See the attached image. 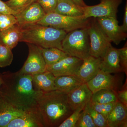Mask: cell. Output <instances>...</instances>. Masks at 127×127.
<instances>
[{
    "label": "cell",
    "mask_w": 127,
    "mask_h": 127,
    "mask_svg": "<svg viewBox=\"0 0 127 127\" xmlns=\"http://www.w3.org/2000/svg\"><path fill=\"white\" fill-rule=\"evenodd\" d=\"M2 75L0 91L2 96L23 110L36 106L39 92L34 89L31 75L7 71Z\"/></svg>",
    "instance_id": "6da1fadb"
},
{
    "label": "cell",
    "mask_w": 127,
    "mask_h": 127,
    "mask_svg": "<svg viewBox=\"0 0 127 127\" xmlns=\"http://www.w3.org/2000/svg\"><path fill=\"white\" fill-rule=\"evenodd\" d=\"M36 103L45 127H58L74 111L68 103L67 94L57 90L39 92Z\"/></svg>",
    "instance_id": "7a4b0ae2"
},
{
    "label": "cell",
    "mask_w": 127,
    "mask_h": 127,
    "mask_svg": "<svg viewBox=\"0 0 127 127\" xmlns=\"http://www.w3.org/2000/svg\"><path fill=\"white\" fill-rule=\"evenodd\" d=\"M67 34L63 30L35 24L21 28L19 42L32 43L43 48L55 47L63 50L62 42Z\"/></svg>",
    "instance_id": "3957f363"
},
{
    "label": "cell",
    "mask_w": 127,
    "mask_h": 127,
    "mask_svg": "<svg viewBox=\"0 0 127 127\" xmlns=\"http://www.w3.org/2000/svg\"><path fill=\"white\" fill-rule=\"evenodd\" d=\"M62 47L64 51L70 56L84 60L89 56L88 26L67 33L62 42Z\"/></svg>",
    "instance_id": "277c9868"
},
{
    "label": "cell",
    "mask_w": 127,
    "mask_h": 127,
    "mask_svg": "<svg viewBox=\"0 0 127 127\" xmlns=\"http://www.w3.org/2000/svg\"><path fill=\"white\" fill-rule=\"evenodd\" d=\"M84 16L71 17L55 12L46 14L37 24L62 30L67 33L73 30L87 27L90 20Z\"/></svg>",
    "instance_id": "5b68a950"
},
{
    "label": "cell",
    "mask_w": 127,
    "mask_h": 127,
    "mask_svg": "<svg viewBox=\"0 0 127 127\" xmlns=\"http://www.w3.org/2000/svg\"><path fill=\"white\" fill-rule=\"evenodd\" d=\"M88 32L90 41L89 55L96 58H102L111 45V42L96 18H94L90 21L88 25Z\"/></svg>",
    "instance_id": "8992f818"
},
{
    "label": "cell",
    "mask_w": 127,
    "mask_h": 127,
    "mask_svg": "<svg viewBox=\"0 0 127 127\" xmlns=\"http://www.w3.org/2000/svg\"><path fill=\"white\" fill-rule=\"evenodd\" d=\"M29 49L27 59L18 71L21 74L32 75L46 71L47 65L40 47L27 43Z\"/></svg>",
    "instance_id": "52a82bcc"
},
{
    "label": "cell",
    "mask_w": 127,
    "mask_h": 127,
    "mask_svg": "<svg viewBox=\"0 0 127 127\" xmlns=\"http://www.w3.org/2000/svg\"><path fill=\"white\" fill-rule=\"evenodd\" d=\"M122 78L118 75L101 70L93 78L87 83L93 94L103 89H111L117 91L122 86Z\"/></svg>",
    "instance_id": "ba28073f"
},
{
    "label": "cell",
    "mask_w": 127,
    "mask_h": 127,
    "mask_svg": "<svg viewBox=\"0 0 127 127\" xmlns=\"http://www.w3.org/2000/svg\"><path fill=\"white\" fill-rule=\"evenodd\" d=\"M98 4L83 7L85 18L112 17L117 18L118 6L123 0H100Z\"/></svg>",
    "instance_id": "9c48e42d"
},
{
    "label": "cell",
    "mask_w": 127,
    "mask_h": 127,
    "mask_svg": "<svg viewBox=\"0 0 127 127\" xmlns=\"http://www.w3.org/2000/svg\"><path fill=\"white\" fill-rule=\"evenodd\" d=\"M103 31L109 41L118 45L127 37V32L124 31L121 26L119 25L117 18L112 17L96 18Z\"/></svg>",
    "instance_id": "30bf717a"
},
{
    "label": "cell",
    "mask_w": 127,
    "mask_h": 127,
    "mask_svg": "<svg viewBox=\"0 0 127 127\" xmlns=\"http://www.w3.org/2000/svg\"><path fill=\"white\" fill-rule=\"evenodd\" d=\"M83 62L81 59L68 56L56 63L47 66L46 71L55 77L76 75Z\"/></svg>",
    "instance_id": "8fae6325"
},
{
    "label": "cell",
    "mask_w": 127,
    "mask_h": 127,
    "mask_svg": "<svg viewBox=\"0 0 127 127\" xmlns=\"http://www.w3.org/2000/svg\"><path fill=\"white\" fill-rule=\"evenodd\" d=\"M7 127H45L37 105L25 109L22 116L12 120Z\"/></svg>",
    "instance_id": "7c38bea8"
},
{
    "label": "cell",
    "mask_w": 127,
    "mask_h": 127,
    "mask_svg": "<svg viewBox=\"0 0 127 127\" xmlns=\"http://www.w3.org/2000/svg\"><path fill=\"white\" fill-rule=\"evenodd\" d=\"M46 14L39 3L35 1L15 16L17 25L21 28L37 24Z\"/></svg>",
    "instance_id": "4fadbf2b"
},
{
    "label": "cell",
    "mask_w": 127,
    "mask_h": 127,
    "mask_svg": "<svg viewBox=\"0 0 127 127\" xmlns=\"http://www.w3.org/2000/svg\"><path fill=\"white\" fill-rule=\"evenodd\" d=\"M92 95L87 83H83L67 94L68 103L73 111L78 107L84 108L91 101Z\"/></svg>",
    "instance_id": "5bb4252c"
},
{
    "label": "cell",
    "mask_w": 127,
    "mask_h": 127,
    "mask_svg": "<svg viewBox=\"0 0 127 127\" xmlns=\"http://www.w3.org/2000/svg\"><path fill=\"white\" fill-rule=\"evenodd\" d=\"M25 111L0 94V127H7L12 120L22 116Z\"/></svg>",
    "instance_id": "9a60e30c"
},
{
    "label": "cell",
    "mask_w": 127,
    "mask_h": 127,
    "mask_svg": "<svg viewBox=\"0 0 127 127\" xmlns=\"http://www.w3.org/2000/svg\"><path fill=\"white\" fill-rule=\"evenodd\" d=\"M101 58L94 57L89 55L83 60L76 75L85 83L93 78L100 70Z\"/></svg>",
    "instance_id": "2e32d148"
},
{
    "label": "cell",
    "mask_w": 127,
    "mask_h": 127,
    "mask_svg": "<svg viewBox=\"0 0 127 127\" xmlns=\"http://www.w3.org/2000/svg\"><path fill=\"white\" fill-rule=\"evenodd\" d=\"M100 69L110 73L123 72L119 62L118 49L113 47L111 44L101 58Z\"/></svg>",
    "instance_id": "e0dca14e"
},
{
    "label": "cell",
    "mask_w": 127,
    "mask_h": 127,
    "mask_svg": "<svg viewBox=\"0 0 127 127\" xmlns=\"http://www.w3.org/2000/svg\"><path fill=\"white\" fill-rule=\"evenodd\" d=\"M32 83L35 90L42 92H48L56 90V77L52 73L46 71L31 75Z\"/></svg>",
    "instance_id": "ac0fdd59"
},
{
    "label": "cell",
    "mask_w": 127,
    "mask_h": 127,
    "mask_svg": "<svg viewBox=\"0 0 127 127\" xmlns=\"http://www.w3.org/2000/svg\"><path fill=\"white\" fill-rule=\"evenodd\" d=\"M106 119L108 127H127V106L117 101Z\"/></svg>",
    "instance_id": "d6986e66"
},
{
    "label": "cell",
    "mask_w": 127,
    "mask_h": 127,
    "mask_svg": "<svg viewBox=\"0 0 127 127\" xmlns=\"http://www.w3.org/2000/svg\"><path fill=\"white\" fill-rule=\"evenodd\" d=\"M21 28L17 24L0 31V44L12 50L20 41Z\"/></svg>",
    "instance_id": "ffe728a7"
},
{
    "label": "cell",
    "mask_w": 127,
    "mask_h": 127,
    "mask_svg": "<svg viewBox=\"0 0 127 127\" xmlns=\"http://www.w3.org/2000/svg\"><path fill=\"white\" fill-rule=\"evenodd\" d=\"M84 83L76 75L56 77L55 79L56 90L67 94L78 86Z\"/></svg>",
    "instance_id": "44dd1931"
},
{
    "label": "cell",
    "mask_w": 127,
    "mask_h": 127,
    "mask_svg": "<svg viewBox=\"0 0 127 127\" xmlns=\"http://www.w3.org/2000/svg\"><path fill=\"white\" fill-rule=\"evenodd\" d=\"M54 12L68 16H84L83 7L71 0H58Z\"/></svg>",
    "instance_id": "7402d4cb"
},
{
    "label": "cell",
    "mask_w": 127,
    "mask_h": 127,
    "mask_svg": "<svg viewBox=\"0 0 127 127\" xmlns=\"http://www.w3.org/2000/svg\"><path fill=\"white\" fill-rule=\"evenodd\" d=\"M40 48L47 66L56 63L69 56L63 50L57 48Z\"/></svg>",
    "instance_id": "603a6c76"
},
{
    "label": "cell",
    "mask_w": 127,
    "mask_h": 127,
    "mask_svg": "<svg viewBox=\"0 0 127 127\" xmlns=\"http://www.w3.org/2000/svg\"><path fill=\"white\" fill-rule=\"evenodd\" d=\"M91 101L98 103H108L118 101L117 91L103 89L93 94Z\"/></svg>",
    "instance_id": "cb8c5ba5"
},
{
    "label": "cell",
    "mask_w": 127,
    "mask_h": 127,
    "mask_svg": "<svg viewBox=\"0 0 127 127\" xmlns=\"http://www.w3.org/2000/svg\"><path fill=\"white\" fill-rule=\"evenodd\" d=\"M84 109L91 116L97 127H108L106 118L94 109L91 106L90 101L86 105Z\"/></svg>",
    "instance_id": "d4e9b609"
},
{
    "label": "cell",
    "mask_w": 127,
    "mask_h": 127,
    "mask_svg": "<svg viewBox=\"0 0 127 127\" xmlns=\"http://www.w3.org/2000/svg\"><path fill=\"white\" fill-rule=\"evenodd\" d=\"M13 60V55L11 49L0 44V67L10 65Z\"/></svg>",
    "instance_id": "484cf974"
},
{
    "label": "cell",
    "mask_w": 127,
    "mask_h": 127,
    "mask_svg": "<svg viewBox=\"0 0 127 127\" xmlns=\"http://www.w3.org/2000/svg\"><path fill=\"white\" fill-rule=\"evenodd\" d=\"M36 0H9L5 2L12 10L18 13L28 7Z\"/></svg>",
    "instance_id": "4316f807"
},
{
    "label": "cell",
    "mask_w": 127,
    "mask_h": 127,
    "mask_svg": "<svg viewBox=\"0 0 127 127\" xmlns=\"http://www.w3.org/2000/svg\"><path fill=\"white\" fill-rule=\"evenodd\" d=\"M84 108L83 107H78L75 109L58 127H75L76 124Z\"/></svg>",
    "instance_id": "83f0119b"
},
{
    "label": "cell",
    "mask_w": 127,
    "mask_h": 127,
    "mask_svg": "<svg viewBox=\"0 0 127 127\" xmlns=\"http://www.w3.org/2000/svg\"><path fill=\"white\" fill-rule=\"evenodd\" d=\"M116 102L110 103L101 104L93 102L90 101V103L91 106L94 109L102 114L106 118L108 114L110 113L115 106Z\"/></svg>",
    "instance_id": "f1b7e54d"
},
{
    "label": "cell",
    "mask_w": 127,
    "mask_h": 127,
    "mask_svg": "<svg viewBox=\"0 0 127 127\" xmlns=\"http://www.w3.org/2000/svg\"><path fill=\"white\" fill-rule=\"evenodd\" d=\"M17 23V20L14 15L0 13V31L6 30Z\"/></svg>",
    "instance_id": "f546056e"
},
{
    "label": "cell",
    "mask_w": 127,
    "mask_h": 127,
    "mask_svg": "<svg viewBox=\"0 0 127 127\" xmlns=\"http://www.w3.org/2000/svg\"><path fill=\"white\" fill-rule=\"evenodd\" d=\"M75 127H97L91 116L85 109L82 111Z\"/></svg>",
    "instance_id": "4dcf8cb0"
},
{
    "label": "cell",
    "mask_w": 127,
    "mask_h": 127,
    "mask_svg": "<svg viewBox=\"0 0 127 127\" xmlns=\"http://www.w3.org/2000/svg\"><path fill=\"white\" fill-rule=\"evenodd\" d=\"M58 0H36L46 14L54 12Z\"/></svg>",
    "instance_id": "1f68e13d"
},
{
    "label": "cell",
    "mask_w": 127,
    "mask_h": 127,
    "mask_svg": "<svg viewBox=\"0 0 127 127\" xmlns=\"http://www.w3.org/2000/svg\"><path fill=\"white\" fill-rule=\"evenodd\" d=\"M118 49L119 57L120 66L123 72L127 75V45L125 43L123 47Z\"/></svg>",
    "instance_id": "d6a6232c"
},
{
    "label": "cell",
    "mask_w": 127,
    "mask_h": 127,
    "mask_svg": "<svg viewBox=\"0 0 127 127\" xmlns=\"http://www.w3.org/2000/svg\"><path fill=\"white\" fill-rule=\"evenodd\" d=\"M117 93L118 101L127 106V79L124 85L119 90L117 91Z\"/></svg>",
    "instance_id": "836d02e7"
},
{
    "label": "cell",
    "mask_w": 127,
    "mask_h": 127,
    "mask_svg": "<svg viewBox=\"0 0 127 127\" xmlns=\"http://www.w3.org/2000/svg\"><path fill=\"white\" fill-rule=\"evenodd\" d=\"M0 13L12 14L14 15L17 14L16 12L9 8L5 2H3L1 0H0Z\"/></svg>",
    "instance_id": "e575fe53"
},
{
    "label": "cell",
    "mask_w": 127,
    "mask_h": 127,
    "mask_svg": "<svg viewBox=\"0 0 127 127\" xmlns=\"http://www.w3.org/2000/svg\"><path fill=\"white\" fill-rule=\"evenodd\" d=\"M123 30L125 32H127V4L126 3L125 7L124 16L123 20V25L121 26Z\"/></svg>",
    "instance_id": "d590c367"
},
{
    "label": "cell",
    "mask_w": 127,
    "mask_h": 127,
    "mask_svg": "<svg viewBox=\"0 0 127 127\" xmlns=\"http://www.w3.org/2000/svg\"><path fill=\"white\" fill-rule=\"evenodd\" d=\"M71 0L81 7H84L87 6L83 0Z\"/></svg>",
    "instance_id": "8d00e7d4"
},
{
    "label": "cell",
    "mask_w": 127,
    "mask_h": 127,
    "mask_svg": "<svg viewBox=\"0 0 127 127\" xmlns=\"http://www.w3.org/2000/svg\"><path fill=\"white\" fill-rule=\"evenodd\" d=\"M2 83H3V79H2V74L0 73V94H1V87Z\"/></svg>",
    "instance_id": "74e56055"
}]
</instances>
